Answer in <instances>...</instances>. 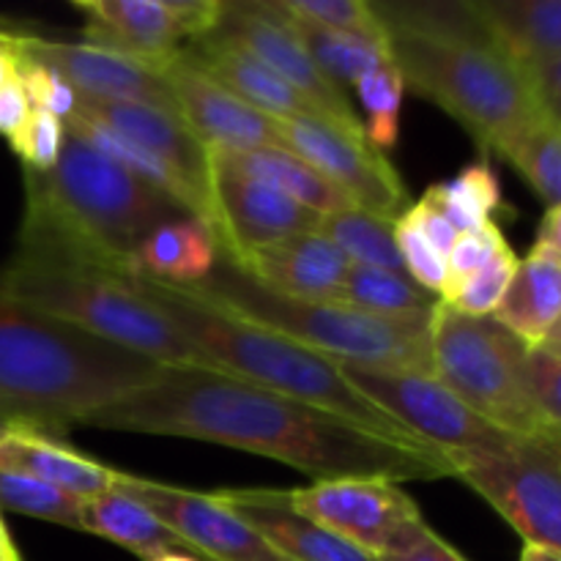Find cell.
I'll use <instances>...</instances> for the list:
<instances>
[{
  "instance_id": "6da1fadb",
  "label": "cell",
  "mask_w": 561,
  "mask_h": 561,
  "mask_svg": "<svg viewBox=\"0 0 561 561\" xmlns=\"http://www.w3.org/2000/svg\"><path fill=\"white\" fill-rule=\"evenodd\" d=\"M85 425L244 449L279 460L312 482L455 477L453 460L436 449L389 442L343 416L208 367H162L157 381L93 411Z\"/></svg>"
},
{
  "instance_id": "7a4b0ae2",
  "label": "cell",
  "mask_w": 561,
  "mask_h": 561,
  "mask_svg": "<svg viewBox=\"0 0 561 561\" xmlns=\"http://www.w3.org/2000/svg\"><path fill=\"white\" fill-rule=\"evenodd\" d=\"M405 85L453 115L482 151H496L542 113L524 66L460 3H370Z\"/></svg>"
},
{
  "instance_id": "3957f363",
  "label": "cell",
  "mask_w": 561,
  "mask_h": 561,
  "mask_svg": "<svg viewBox=\"0 0 561 561\" xmlns=\"http://www.w3.org/2000/svg\"><path fill=\"white\" fill-rule=\"evenodd\" d=\"M164 365L0 290V422L60 436L148 387Z\"/></svg>"
},
{
  "instance_id": "277c9868",
  "label": "cell",
  "mask_w": 561,
  "mask_h": 561,
  "mask_svg": "<svg viewBox=\"0 0 561 561\" xmlns=\"http://www.w3.org/2000/svg\"><path fill=\"white\" fill-rule=\"evenodd\" d=\"M186 217L184 208L66 129L58 164L49 173L25 170V214L16 244L137 272L142 241Z\"/></svg>"
},
{
  "instance_id": "5b68a950",
  "label": "cell",
  "mask_w": 561,
  "mask_h": 561,
  "mask_svg": "<svg viewBox=\"0 0 561 561\" xmlns=\"http://www.w3.org/2000/svg\"><path fill=\"white\" fill-rule=\"evenodd\" d=\"M146 294L162 307L164 316L179 327V332L201 351L203 367L239 376L272 392L288 394L307 405L337 414L351 425L370 431L389 442L405 447L431 449L411 436L387 411L365 398L345 381L343 370L318 351L305 348L266 327L244 321L201 296L190 294L181 285L162 283L140 274Z\"/></svg>"
},
{
  "instance_id": "8992f818",
  "label": "cell",
  "mask_w": 561,
  "mask_h": 561,
  "mask_svg": "<svg viewBox=\"0 0 561 561\" xmlns=\"http://www.w3.org/2000/svg\"><path fill=\"white\" fill-rule=\"evenodd\" d=\"M0 290L164 367H203V356L146 294L140 272L16 244Z\"/></svg>"
},
{
  "instance_id": "52a82bcc",
  "label": "cell",
  "mask_w": 561,
  "mask_h": 561,
  "mask_svg": "<svg viewBox=\"0 0 561 561\" xmlns=\"http://www.w3.org/2000/svg\"><path fill=\"white\" fill-rule=\"evenodd\" d=\"M190 294L266 327L305 348L318 351L332 362L378 367V370H411L433 376L431 332L425 321H389L365 316L332 301L290 299L266 288L236 263L219 255L206 279L181 285Z\"/></svg>"
},
{
  "instance_id": "ba28073f",
  "label": "cell",
  "mask_w": 561,
  "mask_h": 561,
  "mask_svg": "<svg viewBox=\"0 0 561 561\" xmlns=\"http://www.w3.org/2000/svg\"><path fill=\"white\" fill-rule=\"evenodd\" d=\"M433 376L499 431L529 442H557L529 392V348L496 318L460 316L444 301L431 310ZM561 444V442H559Z\"/></svg>"
},
{
  "instance_id": "9c48e42d",
  "label": "cell",
  "mask_w": 561,
  "mask_h": 561,
  "mask_svg": "<svg viewBox=\"0 0 561 561\" xmlns=\"http://www.w3.org/2000/svg\"><path fill=\"white\" fill-rule=\"evenodd\" d=\"M334 365L343 370L351 387H356L370 403L387 411L425 447L447 455L453 463L469 455L502 453L520 442L474 414L436 376L411 370H378V367L348 365V362H334Z\"/></svg>"
},
{
  "instance_id": "30bf717a",
  "label": "cell",
  "mask_w": 561,
  "mask_h": 561,
  "mask_svg": "<svg viewBox=\"0 0 561 561\" xmlns=\"http://www.w3.org/2000/svg\"><path fill=\"white\" fill-rule=\"evenodd\" d=\"M455 480L480 493L526 546L561 553V444L520 438L493 455L455 460Z\"/></svg>"
},
{
  "instance_id": "8fae6325",
  "label": "cell",
  "mask_w": 561,
  "mask_h": 561,
  "mask_svg": "<svg viewBox=\"0 0 561 561\" xmlns=\"http://www.w3.org/2000/svg\"><path fill=\"white\" fill-rule=\"evenodd\" d=\"M285 493L296 513L378 559L411 551L433 531L414 499L387 477H343Z\"/></svg>"
},
{
  "instance_id": "7c38bea8",
  "label": "cell",
  "mask_w": 561,
  "mask_h": 561,
  "mask_svg": "<svg viewBox=\"0 0 561 561\" xmlns=\"http://www.w3.org/2000/svg\"><path fill=\"white\" fill-rule=\"evenodd\" d=\"M277 137L288 151L305 159L351 206L398 219L409 208V192L398 168L367 137H356L318 115L274 118Z\"/></svg>"
},
{
  "instance_id": "4fadbf2b",
  "label": "cell",
  "mask_w": 561,
  "mask_h": 561,
  "mask_svg": "<svg viewBox=\"0 0 561 561\" xmlns=\"http://www.w3.org/2000/svg\"><path fill=\"white\" fill-rule=\"evenodd\" d=\"M115 485L146 504L203 561H288L279 557L217 493H197L170 482L118 471Z\"/></svg>"
},
{
  "instance_id": "5bb4252c",
  "label": "cell",
  "mask_w": 561,
  "mask_h": 561,
  "mask_svg": "<svg viewBox=\"0 0 561 561\" xmlns=\"http://www.w3.org/2000/svg\"><path fill=\"white\" fill-rule=\"evenodd\" d=\"M208 197L214 211V239L219 255L241 266L252 252L288 236L318 228V214L299 206L274 186L222 168L206 157Z\"/></svg>"
},
{
  "instance_id": "9a60e30c",
  "label": "cell",
  "mask_w": 561,
  "mask_h": 561,
  "mask_svg": "<svg viewBox=\"0 0 561 561\" xmlns=\"http://www.w3.org/2000/svg\"><path fill=\"white\" fill-rule=\"evenodd\" d=\"M214 33H222V36L233 38L241 47L250 49L274 75L283 77L294 91H299L323 121L340 126L348 135L367 137L365 124L359 121L343 88L318 69L316 60L299 44V38L268 11L263 0L225 3L222 20Z\"/></svg>"
},
{
  "instance_id": "2e32d148",
  "label": "cell",
  "mask_w": 561,
  "mask_h": 561,
  "mask_svg": "<svg viewBox=\"0 0 561 561\" xmlns=\"http://www.w3.org/2000/svg\"><path fill=\"white\" fill-rule=\"evenodd\" d=\"M159 77L168 85L179 118L203 148L255 151L283 146L274 118L214 80L184 47L159 66Z\"/></svg>"
},
{
  "instance_id": "e0dca14e",
  "label": "cell",
  "mask_w": 561,
  "mask_h": 561,
  "mask_svg": "<svg viewBox=\"0 0 561 561\" xmlns=\"http://www.w3.org/2000/svg\"><path fill=\"white\" fill-rule=\"evenodd\" d=\"M16 49L25 58L58 71L75 88L77 96L99 99V102L157 104V107L175 113L173 99H170L159 71L129 55L93 47L85 42H49V38L22 36V33Z\"/></svg>"
},
{
  "instance_id": "ac0fdd59",
  "label": "cell",
  "mask_w": 561,
  "mask_h": 561,
  "mask_svg": "<svg viewBox=\"0 0 561 561\" xmlns=\"http://www.w3.org/2000/svg\"><path fill=\"white\" fill-rule=\"evenodd\" d=\"M217 496L288 561H381L327 526L296 513L285 491L228 488L217 491Z\"/></svg>"
},
{
  "instance_id": "d6986e66",
  "label": "cell",
  "mask_w": 561,
  "mask_h": 561,
  "mask_svg": "<svg viewBox=\"0 0 561 561\" xmlns=\"http://www.w3.org/2000/svg\"><path fill=\"white\" fill-rule=\"evenodd\" d=\"M75 9L88 16L82 42L129 55L157 71L186 38L168 0H77Z\"/></svg>"
},
{
  "instance_id": "ffe728a7",
  "label": "cell",
  "mask_w": 561,
  "mask_h": 561,
  "mask_svg": "<svg viewBox=\"0 0 561 561\" xmlns=\"http://www.w3.org/2000/svg\"><path fill=\"white\" fill-rule=\"evenodd\" d=\"M239 268L290 299L334 301L351 261L327 236L307 230L252 252Z\"/></svg>"
},
{
  "instance_id": "44dd1931",
  "label": "cell",
  "mask_w": 561,
  "mask_h": 561,
  "mask_svg": "<svg viewBox=\"0 0 561 561\" xmlns=\"http://www.w3.org/2000/svg\"><path fill=\"white\" fill-rule=\"evenodd\" d=\"M0 474L31 477L82 502L113 491L118 480V471L110 466L82 455L60 438L25 425H5L0 431Z\"/></svg>"
},
{
  "instance_id": "7402d4cb",
  "label": "cell",
  "mask_w": 561,
  "mask_h": 561,
  "mask_svg": "<svg viewBox=\"0 0 561 561\" xmlns=\"http://www.w3.org/2000/svg\"><path fill=\"white\" fill-rule=\"evenodd\" d=\"M214 80L222 82L228 91L244 99L268 118H294V115H318V110L288 85L279 75H274L261 58L241 47L222 33H208L197 38L195 47L186 49ZM321 118V115H318Z\"/></svg>"
},
{
  "instance_id": "603a6c76",
  "label": "cell",
  "mask_w": 561,
  "mask_h": 561,
  "mask_svg": "<svg viewBox=\"0 0 561 561\" xmlns=\"http://www.w3.org/2000/svg\"><path fill=\"white\" fill-rule=\"evenodd\" d=\"M75 113L118 131L121 137L148 148V151L159 153L175 168L190 173L192 179L206 181V148L197 142V137L186 129V124L173 110L157 107V104L99 102V99L77 96Z\"/></svg>"
},
{
  "instance_id": "cb8c5ba5",
  "label": "cell",
  "mask_w": 561,
  "mask_h": 561,
  "mask_svg": "<svg viewBox=\"0 0 561 561\" xmlns=\"http://www.w3.org/2000/svg\"><path fill=\"white\" fill-rule=\"evenodd\" d=\"M66 129H69L71 135L80 137V140H85L88 146L96 148V151H102L104 157L118 162L124 170H129V173L135 175V179H140L142 184H148L151 190H157L159 195H164L168 201H173L175 206L184 208L192 219L206 225L214 236V211L206 181L192 179L190 173L175 168L173 162L162 159L159 153L126 140L118 131L107 129V126L96 124V121L85 118V115L80 113H75L66 121Z\"/></svg>"
},
{
  "instance_id": "d4e9b609",
  "label": "cell",
  "mask_w": 561,
  "mask_h": 561,
  "mask_svg": "<svg viewBox=\"0 0 561 561\" xmlns=\"http://www.w3.org/2000/svg\"><path fill=\"white\" fill-rule=\"evenodd\" d=\"M491 318L526 348H540L561 318V257L537 244L531 247Z\"/></svg>"
},
{
  "instance_id": "484cf974",
  "label": "cell",
  "mask_w": 561,
  "mask_h": 561,
  "mask_svg": "<svg viewBox=\"0 0 561 561\" xmlns=\"http://www.w3.org/2000/svg\"><path fill=\"white\" fill-rule=\"evenodd\" d=\"M206 157L222 168L244 173L250 179L274 186L299 206L310 208L318 217L345 211L351 206L348 197L334 190L318 170H312L305 159L296 157L285 146L255 148V151H225V148H206Z\"/></svg>"
},
{
  "instance_id": "4316f807",
  "label": "cell",
  "mask_w": 561,
  "mask_h": 561,
  "mask_svg": "<svg viewBox=\"0 0 561 561\" xmlns=\"http://www.w3.org/2000/svg\"><path fill=\"white\" fill-rule=\"evenodd\" d=\"M488 36L518 64L561 58V0H469Z\"/></svg>"
},
{
  "instance_id": "83f0119b",
  "label": "cell",
  "mask_w": 561,
  "mask_h": 561,
  "mask_svg": "<svg viewBox=\"0 0 561 561\" xmlns=\"http://www.w3.org/2000/svg\"><path fill=\"white\" fill-rule=\"evenodd\" d=\"M82 531L104 537V540L126 548V551H131L142 561H157L162 557H170V553H190V557H197L146 504H140L135 496L121 491L118 485L113 491L85 502Z\"/></svg>"
},
{
  "instance_id": "f1b7e54d",
  "label": "cell",
  "mask_w": 561,
  "mask_h": 561,
  "mask_svg": "<svg viewBox=\"0 0 561 561\" xmlns=\"http://www.w3.org/2000/svg\"><path fill=\"white\" fill-rule=\"evenodd\" d=\"M219 257L217 239L197 219H175L153 230L135 255V268L170 285H195L208 277Z\"/></svg>"
},
{
  "instance_id": "f546056e",
  "label": "cell",
  "mask_w": 561,
  "mask_h": 561,
  "mask_svg": "<svg viewBox=\"0 0 561 561\" xmlns=\"http://www.w3.org/2000/svg\"><path fill=\"white\" fill-rule=\"evenodd\" d=\"M274 16L299 38L301 47L307 49L318 69L329 77L332 82L343 85H354L373 69L392 60L387 38L376 36H359V33L332 31V27L312 25V22L296 20V16L283 14L272 0H263Z\"/></svg>"
},
{
  "instance_id": "4dcf8cb0",
  "label": "cell",
  "mask_w": 561,
  "mask_h": 561,
  "mask_svg": "<svg viewBox=\"0 0 561 561\" xmlns=\"http://www.w3.org/2000/svg\"><path fill=\"white\" fill-rule=\"evenodd\" d=\"M436 301V296L422 290L409 274L351 263L332 305L351 307L365 316L389 318V321H425L431 318Z\"/></svg>"
},
{
  "instance_id": "1f68e13d",
  "label": "cell",
  "mask_w": 561,
  "mask_h": 561,
  "mask_svg": "<svg viewBox=\"0 0 561 561\" xmlns=\"http://www.w3.org/2000/svg\"><path fill=\"white\" fill-rule=\"evenodd\" d=\"M493 153L507 159L526 184L548 203H561V121L551 113H537L529 124L515 129Z\"/></svg>"
},
{
  "instance_id": "d6a6232c",
  "label": "cell",
  "mask_w": 561,
  "mask_h": 561,
  "mask_svg": "<svg viewBox=\"0 0 561 561\" xmlns=\"http://www.w3.org/2000/svg\"><path fill=\"white\" fill-rule=\"evenodd\" d=\"M398 219L365 211V208H345L318 219V233L327 236L351 263L356 266L383 268V272L405 274L398 241H394Z\"/></svg>"
},
{
  "instance_id": "836d02e7",
  "label": "cell",
  "mask_w": 561,
  "mask_h": 561,
  "mask_svg": "<svg viewBox=\"0 0 561 561\" xmlns=\"http://www.w3.org/2000/svg\"><path fill=\"white\" fill-rule=\"evenodd\" d=\"M422 201L436 208L460 236L493 222V214L504 203L496 170L485 159L474 164H466L453 181L427 186Z\"/></svg>"
},
{
  "instance_id": "e575fe53",
  "label": "cell",
  "mask_w": 561,
  "mask_h": 561,
  "mask_svg": "<svg viewBox=\"0 0 561 561\" xmlns=\"http://www.w3.org/2000/svg\"><path fill=\"white\" fill-rule=\"evenodd\" d=\"M0 507L77 531H82V518H85L82 499L20 474H0Z\"/></svg>"
},
{
  "instance_id": "d590c367",
  "label": "cell",
  "mask_w": 561,
  "mask_h": 561,
  "mask_svg": "<svg viewBox=\"0 0 561 561\" xmlns=\"http://www.w3.org/2000/svg\"><path fill=\"white\" fill-rule=\"evenodd\" d=\"M356 93H359L362 104H365L367 124L365 135L378 151L394 148L400 137V107H403L405 80L394 60H387L370 75L362 77L356 82Z\"/></svg>"
},
{
  "instance_id": "8d00e7d4",
  "label": "cell",
  "mask_w": 561,
  "mask_h": 561,
  "mask_svg": "<svg viewBox=\"0 0 561 561\" xmlns=\"http://www.w3.org/2000/svg\"><path fill=\"white\" fill-rule=\"evenodd\" d=\"M518 263L520 257L515 255L513 247H507L493 261H488L480 272H474L471 277L460 279L458 285L444 290L438 301L453 307L460 316L491 318L496 307L502 305L504 294H507L510 283H513L515 272H518Z\"/></svg>"
},
{
  "instance_id": "74e56055",
  "label": "cell",
  "mask_w": 561,
  "mask_h": 561,
  "mask_svg": "<svg viewBox=\"0 0 561 561\" xmlns=\"http://www.w3.org/2000/svg\"><path fill=\"white\" fill-rule=\"evenodd\" d=\"M272 3L283 14L312 22V25L359 33V36L387 38V31L378 22L376 11L365 0H272Z\"/></svg>"
},
{
  "instance_id": "f35d334b",
  "label": "cell",
  "mask_w": 561,
  "mask_h": 561,
  "mask_svg": "<svg viewBox=\"0 0 561 561\" xmlns=\"http://www.w3.org/2000/svg\"><path fill=\"white\" fill-rule=\"evenodd\" d=\"M394 241H398L405 274H409L422 290H427L431 296L442 299L444 288H447V257H442L433 250L431 241L422 236V230L416 228V222L405 211L400 214L398 222H394Z\"/></svg>"
},
{
  "instance_id": "ab89813d",
  "label": "cell",
  "mask_w": 561,
  "mask_h": 561,
  "mask_svg": "<svg viewBox=\"0 0 561 561\" xmlns=\"http://www.w3.org/2000/svg\"><path fill=\"white\" fill-rule=\"evenodd\" d=\"M66 124L44 110H31L27 121L16 135L9 137L11 151L20 157L22 168L31 173H49L58 164L64 148Z\"/></svg>"
},
{
  "instance_id": "60d3db41",
  "label": "cell",
  "mask_w": 561,
  "mask_h": 561,
  "mask_svg": "<svg viewBox=\"0 0 561 561\" xmlns=\"http://www.w3.org/2000/svg\"><path fill=\"white\" fill-rule=\"evenodd\" d=\"M20 53V49H16ZM20 82L25 88L27 99H31L33 110H44V113H53L55 118L66 121L75 115L77 110V91L49 66L38 64V60L25 58L20 53Z\"/></svg>"
},
{
  "instance_id": "b9f144b4",
  "label": "cell",
  "mask_w": 561,
  "mask_h": 561,
  "mask_svg": "<svg viewBox=\"0 0 561 561\" xmlns=\"http://www.w3.org/2000/svg\"><path fill=\"white\" fill-rule=\"evenodd\" d=\"M529 392L548 433L561 442V356L551 348H529L526 359Z\"/></svg>"
},
{
  "instance_id": "7bdbcfd3",
  "label": "cell",
  "mask_w": 561,
  "mask_h": 561,
  "mask_svg": "<svg viewBox=\"0 0 561 561\" xmlns=\"http://www.w3.org/2000/svg\"><path fill=\"white\" fill-rule=\"evenodd\" d=\"M507 247V239H504L502 228L496 222H488L485 228L458 236L453 252L447 255V288H453L460 279L480 272L488 261H493Z\"/></svg>"
},
{
  "instance_id": "ee69618b",
  "label": "cell",
  "mask_w": 561,
  "mask_h": 561,
  "mask_svg": "<svg viewBox=\"0 0 561 561\" xmlns=\"http://www.w3.org/2000/svg\"><path fill=\"white\" fill-rule=\"evenodd\" d=\"M520 66H524L526 80H529L540 107L561 121V58L531 60V64Z\"/></svg>"
},
{
  "instance_id": "f6af8a7d",
  "label": "cell",
  "mask_w": 561,
  "mask_h": 561,
  "mask_svg": "<svg viewBox=\"0 0 561 561\" xmlns=\"http://www.w3.org/2000/svg\"><path fill=\"white\" fill-rule=\"evenodd\" d=\"M405 214H409V217L414 219L416 228L422 230V236H425V239L431 241L433 250H436L438 255L447 257L449 252H453L455 241H458L460 233L453 228V225L447 222V219L442 217V214L436 211V208L427 206V203L420 197V201L411 203V206L405 208Z\"/></svg>"
},
{
  "instance_id": "bcb514c9",
  "label": "cell",
  "mask_w": 561,
  "mask_h": 561,
  "mask_svg": "<svg viewBox=\"0 0 561 561\" xmlns=\"http://www.w3.org/2000/svg\"><path fill=\"white\" fill-rule=\"evenodd\" d=\"M31 99H27L20 77L0 85V137L16 135L27 121V115H31Z\"/></svg>"
},
{
  "instance_id": "7dc6e473",
  "label": "cell",
  "mask_w": 561,
  "mask_h": 561,
  "mask_svg": "<svg viewBox=\"0 0 561 561\" xmlns=\"http://www.w3.org/2000/svg\"><path fill=\"white\" fill-rule=\"evenodd\" d=\"M381 561H469L460 551H455L447 540L431 531L425 540L420 542L416 548L405 553H394V557H383Z\"/></svg>"
},
{
  "instance_id": "c3c4849f",
  "label": "cell",
  "mask_w": 561,
  "mask_h": 561,
  "mask_svg": "<svg viewBox=\"0 0 561 561\" xmlns=\"http://www.w3.org/2000/svg\"><path fill=\"white\" fill-rule=\"evenodd\" d=\"M535 244L561 257V203L559 206L546 208V214L540 219V228H537Z\"/></svg>"
},
{
  "instance_id": "681fc988",
  "label": "cell",
  "mask_w": 561,
  "mask_h": 561,
  "mask_svg": "<svg viewBox=\"0 0 561 561\" xmlns=\"http://www.w3.org/2000/svg\"><path fill=\"white\" fill-rule=\"evenodd\" d=\"M16 42H20V33L11 44H0V85L16 80L20 75V53H16Z\"/></svg>"
},
{
  "instance_id": "f907efd6",
  "label": "cell",
  "mask_w": 561,
  "mask_h": 561,
  "mask_svg": "<svg viewBox=\"0 0 561 561\" xmlns=\"http://www.w3.org/2000/svg\"><path fill=\"white\" fill-rule=\"evenodd\" d=\"M0 561H22L20 551H16L14 540H11L9 529H5L3 518H0Z\"/></svg>"
},
{
  "instance_id": "816d5d0a",
  "label": "cell",
  "mask_w": 561,
  "mask_h": 561,
  "mask_svg": "<svg viewBox=\"0 0 561 561\" xmlns=\"http://www.w3.org/2000/svg\"><path fill=\"white\" fill-rule=\"evenodd\" d=\"M520 561H561V553L542 551V548H535V546H524V551H520Z\"/></svg>"
},
{
  "instance_id": "f5cc1de1",
  "label": "cell",
  "mask_w": 561,
  "mask_h": 561,
  "mask_svg": "<svg viewBox=\"0 0 561 561\" xmlns=\"http://www.w3.org/2000/svg\"><path fill=\"white\" fill-rule=\"evenodd\" d=\"M542 345H561V318H559L557 327L551 329V334H548V340Z\"/></svg>"
},
{
  "instance_id": "db71d44e",
  "label": "cell",
  "mask_w": 561,
  "mask_h": 561,
  "mask_svg": "<svg viewBox=\"0 0 561 561\" xmlns=\"http://www.w3.org/2000/svg\"><path fill=\"white\" fill-rule=\"evenodd\" d=\"M157 561H203V559L190 557V553H170V557H162V559H157Z\"/></svg>"
},
{
  "instance_id": "11a10c76",
  "label": "cell",
  "mask_w": 561,
  "mask_h": 561,
  "mask_svg": "<svg viewBox=\"0 0 561 561\" xmlns=\"http://www.w3.org/2000/svg\"><path fill=\"white\" fill-rule=\"evenodd\" d=\"M16 38L14 31H5V27H0V44H11Z\"/></svg>"
},
{
  "instance_id": "9f6ffc18",
  "label": "cell",
  "mask_w": 561,
  "mask_h": 561,
  "mask_svg": "<svg viewBox=\"0 0 561 561\" xmlns=\"http://www.w3.org/2000/svg\"><path fill=\"white\" fill-rule=\"evenodd\" d=\"M542 348H551L553 354H559V356H561V345H542Z\"/></svg>"
},
{
  "instance_id": "6f0895ef",
  "label": "cell",
  "mask_w": 561,
  "mask_h": 561,
  "mask_svg": "<svg viewBox=\"0 0 561 561\" xmlns=\"http://www.w3.org/2000/svg\"><path fill=\"white\" fill-rule=\"evenodd\" d=\"M3 427H5V422H0V431H3Z\"/></svg>"
}]
</instances>
